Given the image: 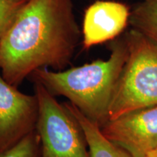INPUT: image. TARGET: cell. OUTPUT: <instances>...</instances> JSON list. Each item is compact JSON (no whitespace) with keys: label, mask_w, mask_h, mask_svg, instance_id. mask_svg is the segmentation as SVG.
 <instances>
[{"label":"cell","mask_w":157,"mask_h":157,"mask_svg":"<svg viewBox=\"0 0 157 157\" xmlns=\"http://www.w3.org/2000/svg\"><path fill=\"white\" fill-rule=\"evenodd\" d=\"M129 18L135 30L157 45V0H143Z\"/></svg>","instance_id":"obj_9"},{"label":"cell","mask_w":157,"mask_h":157,"mask_svg":"<svg viewBox=\"0 0 157 157\" xmlns=\"http://www.w3.org/2000/svg\"><path fill=\"white\" fill-rule=\"evenodd\" d=\"M0 157H41L40 140L36 129L14 146L0 151Z\"/></svg>","instance_id":"obj_10"},{"label":"cell","mask_w":157,"mask_h":157,"mask_svg":"<svg viewBox=\"0 0 157 157\" xmlns=\"http://www.w3.org/2000/svg\"><path fill=\"white\" fill-rule=\"evenodd\" d=\"M79 37L71 0H28L0 39L2 75L17 87L39 68L60 71Z\"/></svg>","instance_id":"obj_1"},{"label":"cell","mask_w":157,"mask_h":157,"mask_svg":"<svg viewBox=\"0 0 157 157\" xmlns=\"http://www.w3.org/2000/svg\"><path fill=\"white\" fill-rule=\"evenodd\" d=\"M63 105L77 120L87 141L90 157H132L126 150L109 140L97 124L90 120L75 105L64 103Z\"/></svg>","instance_id":"obj_8"},{"label":"cell","mask_w":157,"mask_h":157,"mask_svg":"<svg viewBox=\"0 0 157 157\" xmlns=\"http://www.w3.org/2000/svg\"><path fill=\"white\" fill-rule=\"evenodd\" d=\"M28 0H0V39L14 23Z\"/></svg>","instance_id":"obj_11"},{"label":"cell","mask_w":157,"mask_h":157,"mask_svg":"<svg viewBox=\"0 0 157 157\" xmlns=\"http://www.w3.org/2000/svg\"><path fill=\"white\" fill-rule=\"evenodd\" d=\"M38 113L36 95L20 92L0 72V151L10 148L34 131Z\"/></svg>","instance_id":"obj_6"},{"label":"cell","mask_w":157,"mask_h":157,"mask_svg":"<svg viewBox=\"0 0 157 157\" xmlns=\"http://www.w3.org/2000/svg\"><path fill=\"white\" fill-rule=\"evenodd\" d=\"M127 58L126 42H116L106 60H98L65 71L39 68L31 76L54 96L66 97L101 127L109 121L110 104Z\"/></svg>","instance_id":"obj_2"},{"label":"cell","mask_w":157,"mask_h":157,"mask_svg":"<svg viewBox=\"0 0 157 157\" xmlns=\"http://www.w3.org/2000/svg\"><path fill=\"white\" fill-rule=\"evenodd\" d=\"M145 157H157V148L151 151L150 152L146 154V156Z\"/></svg>","instance_id":"obj_12"},{"label":"cell","mask_w":157,"mask_h":157,"mask_svg":"<svg viewBox=\"0 0 157 157\" xmlns=\"http://www.w3.org/2000/svg\"><path fill=\"white\" fill-rule=\"evenodd\" d=\"M39 104L36 130L41 157H90L79 124L40 82L34 81Z\"/></svg>","instance_id":"obj_4"},{"label":"cell","mask_w":157,"mask_h":157,"mask_svg":"<svg viewBox=\"0 0 157 157\" xmlns=\"http://www.w3.org/2000/svg\"><path fill=\"white\" fill-rule=\"evenodd\" d=\"M101 129L109 140L132 157H145L157 148V105L119 116Z\"/></svg>","instance_id":"obj_5"},{"label":"cell","mask_w":157,"mask_h":157,"mask_svg":"<svg viewBox=\"0 0 157 157\" xmlns=\"http://www.w3.org/2000/svg\"><path fill=\"white\" fill-rule=\"evenodd\" d=\"M127 58L109 110V120L157 105V45L138 31L126 41Z\"/></svg>","instance_id":"obj_3"},{"label":"cell","mask_w":157,"mask_h":157,"mask_svg":"<svg viewBox=\"0 0 157 157\" xmlns=\"http://www.w3.org/2000/svg\"><path fill=\"white\" fill-rule=\"evenodd\" d=\"M130 14L122 3L98 1L85 12L83 21V44L85 48L114 39L127 26Z\"/></svg>","instance_id":"obj_7"}]
</instances>
